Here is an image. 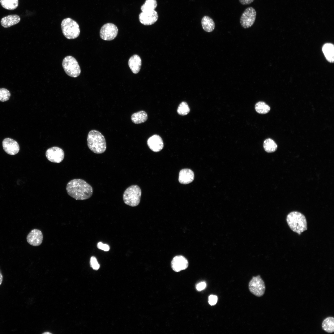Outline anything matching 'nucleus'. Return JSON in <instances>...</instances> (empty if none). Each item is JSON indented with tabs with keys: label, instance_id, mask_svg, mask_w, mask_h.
<instances>
[{
	"label": "nucleus",
	"instance_id": "obj_1",
	"mask_svg": "<svg viewBox=\"0 0 334 334\" xmlns=\"http://www.w3.org/2000/svg\"><path fill=\"white\" fill-rule=\"evenodd\" d=\"M66 190L68 195L77 200H84L90 198L93 193L92 186L84 180L75 179L67 184Z\"/></svg>",
	"mask_w": 334,
	"mask_h": 334
},
{
	"label": "nucleus",
	"instance_id": "obj_2",
	"mask_svg": "<svg viewBox=\"0 0 334 334\" xmlns=\"http://www.w3.org/2000/svg\"><path fill=\"white\" fill-rule=\"evenodd\" d=\"M87 141L89 148L95 153H102L106 150V144L105 139L103 135L98 131L94 130L90 131L88 135Z\"/></svg>",
	"mask_w": 334,
	"mask_h": 334
},
{
	"label": "nucleus",
	"instance_id": "obj_3",
	"mask_svg": "<svg viewBox=\"0 0 334 334\" xmlns=\"http://www.w3.org/2000/svg\"><path fill=\"white\" fill-rule=\"evenodd\" d=\"M286 221L290 229L299 234L307 229L306 217L300 212L297 211L290 212L287 215Z\"/></svg>",
	"mask_w": 334,
	"mask_h": 334
},
{
	"label": "nucleus",
	"instance_id": "obj_4",
	"mask_svg": "<svg viewBox=\"0 0 334 334\" xmlns=\"http://www.w3.org/2000/svg\"><path fill=\"white\" fill-rule=\"evenodd\" d=\"M141 190L137 185H132L128 187L124 192L123 198L125 203L131 207L136 206L139 204Z\"/></svg>",
	"mask_w": 334,
	"mask_h": 334
},
{
	"label": "nucleus",
	"instance_id": "obj_5",
	"mask_svg": "<svg viewBox=\"0 0 334 334\" xmlns=\"http://www.w3.org/2000/svg\"><path fill=\"white\" fill-rule=\"evenodd\" d=\"M61 27L64 36L68 39H75L79 35L80 31L79 24L71 18L63 19L62 22Z\"/></svg>",
	"mask_w": 334,
	"mask_h": 334
},
{
	"label": "nucleus",
	"instance_id": "obj_6",
	"mask_svg": "<svg viewBox=\"0 0 334 334\" xmlns=\"http://www.w3.org/2000/svg\"><path fill=\"white\" fill-rule=\"evenodd\" d=\"M62 66L66 73L70 77H77L81 73V69L78 62L72 56L65 57L62 61Z\"/></svg>",
	"mask_w": 334,
	"mask_h": 334
},
{
	"label": "nucleus",
	"instance_id": "obj_7",
	"mask_svg": "<svg viewBox=\"0 0 334 334\" xmlns=\"http://www.w3.org/2000/svg\"><path fill=\"white\" fill-rule=\"evenodd\" d=\"M248 288L250 291L257 297L263 296L266 289L264 282L259 275L252 277L249 282Z\"/></svg>",
	"mask_w": 334,
	"mask_h": 334
},
{
	"label": "nucleus",
	"instance_id": "obj_8",
	"mask_svg": "<svg viewBox=\"0 0 334 334\" xmlns=\"http://www.w3.org/2000/svg\"><path fill=\"white\" fill-rule=\"evenodd\" d=\"M256 12L255 9L252 7L246 8L242 13L240 18V23L244 28L252 26L255 22Z\"/></svg>",
	"mask_w": 334,
	"mask_h": 334
},
{
	"label": "nucleus",
	"instance_id": "obj_9",
	"mask_svg": "<svg viewBox=\"0 0 334 334\" xmlns=\"http://www.w3.org/2000/svg\"><path fill=\"white\" fill-rule=\"evenodd\" d=\"M118 30L114 24L108 23L104 25L101 28L100 34V37L105 41H111L117 36Z\"/></svg>",
	"mask_w": 334,
	"mask_h": 334
},
{
	"label": "nucleus",
	"instance_id": "obj_10",
	"mask_svg": "<svg viewBox=\"0 0 334 334\" xmlns=\"http://www.w3.org/2000/svg\"><path fill=\"white\" fill-rule=\"evenodd\" d=\"M45 156L47 159L50 161L59 163L63 160L64 152L61 148L54 146L48 148L46 150Z\"/></svg>",
	"mask_w": 334,
	"mask_h": 334
},
{
	"label": "nucleus",
	"instance_id": "obj_11",
	"mask_svg": "<svg viewBox=\"0 0 334 334\" xmlns=\"http://www.w3.org/2000/svg\"><path fill=\"white\" fill-rule=\"evenodd\" d=\"M3 150L8 154L15 155L18 153L20 149L19 145L15 140L10 138H6L2 142Z\"/></svg>",
	"mask_w": 334,
	"mask_h": 334
},
{
	"label": "nucleus",
	"instance_id": "obj_12",
	"mask_svg": "<svg viewBox=\"0 0 334 334\" xmlns=\"http://www.w3.org/2000/svg\"><path fill=\"white\" fill-rule=\"evenodd\" d=\"M158 18V15L155 10L148 12H142L139 15L140 22L145 25H150L155 23Z\"/></svg>",
	"mask_w": 334,
	"mask_h": 334
},
{
	"label": "nucleus",
	"instance_id": "obj_13",
	"mask_svg": "<svg viewBox=\"0 0 334 334\" xmlns=\"http://www.w3.org/2000/svg\"><path fill=\"white\" fill-rule=\"evenodd\" d=\"M147 144L149 148L155 152L160 151L164 147L162 139L157 135H154L149 137L147 140Z\"/></svg>",
	"mask_w": 334,
	"mask_h": 334
},
{
	"label": "nucleus",
	"instance_id": "obj_14",
	"mask_svg": "<svg viewBox=\"0 0 334 334\" xmlns=\"http://www.w3.org/2000/svg\"><path fill=\"white\" fill-rule=\"evenodd\" d=\"M43 238L42 233L40 230L33 229L28 235L27 240L30 245L33 246H38L42 243Z\"/></svg>",
	"mask_w": 334,
	"mask_h": 334
},
{
	"label": "nucleus",
	"instance_id": "obj_15",
	"mask_svg": "<svg viewBox=\"0 0 334 334\" xmlns=\"http://www.w3.org/2000/svg\"><path fill=\"white\" fill-rule=\"evenodd\" d=\"M188 266L187 259L182 255H178L173 259L171 266L173 270L176 272H179L186 269Z\"/></svg>",
	"mask_w": 334,
	"mask_h": 334
},
{
	"label": "nucleus",
	"instance_id": "obj_16",
	"mask_svg": "<svg viewBox=\"0 0 334 334\" xmlns=\"http://www.w3.org/2000/svg\"><path fill=\"white\" fill-rule=\"evenodd\" d=\"M194 174L193 172L188 169H184L181 170L179 174V182L183 184H189L194 180Z\"/></svg>",
	"mask_w": 334,
	"mask_h": 334
},
{
	"label": "nucleus",
	"instance_id": "obj_17",
	"mask_svg": "<svg viewBox=\"0 0 334 334\" xmlns=\"http://www.w3.org/2000/svg\"><path fill=\"white\" fill-rule=\"evenodd\" d=\"M20 20V17L18 15H11L2 18L0 23L2 27L7 28L17 24Z\"/></svg>",
	"mask_w": 334,
	"mask_h": 334
},
{
	"label": "nucleus",
	"instance_id": "obj_18",
	"mask_svg": "<svg viewBox=\"0 0 334 334\" xmlns=\"http://www.w3.org/2000/svg\"><path fill=\"white\" fill-rule=\"evenodd\" d=\"M129 66L133 73H138L140 70L141 66V60L137 54L132 56L128 61Z\"/></svg>",
	"mask_w": 334,
	"mask_h": 334
},
{
	"label": "nucleus",
	"instance_id": "obj_19",
	"mask_svg": "<svg viewBox=\"0 0 334 334\" xmlns=\"http://www.w3.org/2000/svg\"><path fill=\"white\" fill-rule=\"evenodd\" d=\"M322 50L328 61L330 62H333L334 59L333 45L331 43H326L323 46Z\"/></svg>",
	"mask_w": 334,
	"mask_h": 334
},
{
	"label": "nucleus",
	"instance_id": "obj_20",
	"mask_svg": "<svg viewBox=\"0 0 334 334\" xmlns=\"http://www.w3.org/2000/svg\"><path fill=\"white\" fill-rule=\"evenodd\" d=\"M148 118L147 113L143 110L135 113L131 116L132 121L135 124H139L145 122L147 120Z\"/></svg>",
	"mask_w": 334,
	"mask_h": 334
},
{
	"label": "nucleus",
	"instance_id": "obj_21",
	"mask_svg": "<svg viewBox=\"0 0 334 334\" xmlns=\"http://www.w3.org/2000/svg\"><path fill=\"white\" fill-rule=\"evenodd\" d=\"M201 24L203 30L207 32L213 31L215 28L213 20L208 16H205L201 20Z\"/></svg>",
	"mask_w": 334,
	"mask_h": 334
},
{
	"label": "nucleus",
	"instance_id": "obj_22",
	"mask_svg": "<svg viewBox=\"0 0 334 334\" xmlns=\"http://www.w3.org/2000/svg\"><path fill=\"white\" fill-rule=\"evenodd\" d=\"M322 328L323 330L328 333L334 332V318L329 317L325 319L322 323Z\"/></svg>",
	"mask_w": 334,
	"mask_h": 334
},
{
	"label": "nucleus",
	"instance_id": "obj_23",
	"mask_svg": "<svg viewBox=\"0 0 334 334\" xmlns=\"http://www.w3.org/2000/svg\"><path fill=\"white\" fill-rule=\"evenodd\" d=\"M263 147L266 152L271 153L274 152L276 150L277 146L273 140L268 138L264 141Z\"/></svg>",
	"mask_w": 334,
	"mask_h": 334
},
{
	"label": "nucleus",
	"instance_id": "obj_24",
	"mask_svg": "<svg viewBox=\"0 0 334 334\" xmlns=\"http://www.w3.org/2000/svg\"><path fill=\"white\" fill-rule=\"evenodd\" d=\"M0 3L4 8L8 10H14L17 7L18 0H0Z\"/></svg>",
	"mask_w": 334,
	"mask_h": 334
},
{
	"label": "nucleus",
	"instance_id": "obj_25",
	"mask_svg": "<svg viewBox=\"0 0 334 334\" xmlns=\"http://www.w3.org/2000/svg\"><path fill=\"white\" fill-rule=\"evenodd\" d=\"M157 6L156 0H146L144 3L141 6V10L142 12L151 11L154 10Z\"/></svg>",
	"mask_w": 334,
	"mask_h": 334
},
{
	"label": "nucleus",
	"instance_id": "obj_26",
	"mask_svg": "<svg viewBox=\"0 0 334 334\" xmlns=\"http://www.w3.org/2000/svg\"><path fill=\"white\" fill-rule=\"evenodd\" d=\"M255 109L258 113L264 114L268 113L270 110V108L264 102L259 101L256 104Z\"/></svg>",
	"mask_w": 334,
	"mask_h": 334
},
{
	"label": "nucleus",
	"instance_id": "obj_27",
	"mask_svg": "<svg viewBox=\"0 0 334 334\" xmlns=\"http://www.w3.org/2000/svg\"><path fill=\"white\" fill-rule=\"evenodd\" d=\"M190 109L187 103L185 101L182 102L179 105L177 112L181 115L184 116L187 114Z\"/></svg>",
	"mask_w": 334,
	"mask_h": 334
},
{
	"label": "nucleus",
	"instance_id": "obj_28",
	"mask_svg": "<svg viewBox=\"0 0 334 334\" xmlns=\"http://www.w3.org/2000/svg\"><path fill=\"white\" fill-rule=\"evenodd\" d=\"M11 96V93L7 89L0 88V101L4 102L8 101Z\"/></svg>",
	"mask_w": 334,
	"mask_h": 334
},
{
	"label": "nucleus",
	"instance_id": "obj_29",
	"mask_svg": "<svg viewBox=\"0 0 334 334\" xmlns=\"http://www.w3.org/2000/svg\"><path fill=\"white\" fill-rule=\"evenodd\" d=\"M91 267L95 270H98L100 268V265L98 263L96 258L94 256H92L90 261Z\"/></svg>",
	"mask_w": 334,
	"mask_h": 334
},
{
	"label": "nucleus",
	"instance_id": "obj_30",
	"mask_svg": "<svg viewBox=\"0 0 334 334\" xmlns=\"http://www.w3.org/2000/svg\"><path fill=\"white\" fill-rule=\"evenodd\" d=\"M217 297L216 295H211L209 296L208 303L211 306L215 305L217 303Z\"/></svg>",
	"mask_w": 334,
	"mask_h": 334
},
{
	"label": "nucleus",
	"instance_id": "obj_31",
	"mask_svg": "<svg viewBox=\"0 0 334 334\" xmlns=\"http://www.w3.org/2000/svg\"><path fill=\"white\" fill-rule=\"evenodd\" d=\"M97 248L105 251H108L110 249L109 246L106 244H103L101 242H99L97 244Z\"/></svg>",
	"mask_w": 334,
	"mask_h": 334
},
{
	"label": "nucleus",
	"instance_id": "obj_32",
	"mask_svg": "<svg viewBox=\"0 0 334 334\" xmlns=\"http://www.w3.org/2000/svg\"><path fill=\"white\" fill-rule=\"evenodd\" d=\"M206 285V283L204 282H200L196 285V289L198 291H201L205 289Z\"/></svg>",
	"mask_w": 334,
	"mask_h": 334
},
{
	"label": "nucleus",
	"instance_id": "obj_33",
	"mask_svg": "<svg viewBox=\"0 0 334 334\" xmlns=\"http://www.w3.org/2000/svg\"><path fill=\"white\" fill-rule=\"evenodd\" d=\"M255 0H239L240 3L243 5H247L252 3Z\"/></svg>",
	"mask_w": 334,
	"mask_h": 334
},
{
	"label": "nucleus",
	"instance_id": "obj_34",
	"mask_svg": "<svg viewBox=\"0 0 334 334\" xmlns=\"http://www.w3.org/2000/svg\"><path fill=\"white\" fill-rule=\"evenodd\" d=\"M3 280V276L2 272L0 270V285L1 284Z\"/></svg>",
	"mask_w": 334,
	"mask_h": 334
},
{
	"label": "nucleus",
	"instance_id": "obj_35",
	"mask_svg": "<svg viewBox=\"0 0 334 334\" xmlns=\"http://www.w3.org/2000/svg\"><path fill=\"white\" fill-rule=\"evenodd\" d=\"M48 334H50V333H49V332H47L44 333V334H48Z\"/></svg>",
	"mask_w": 334,
	"mask_h": 334
}]
</instances>
